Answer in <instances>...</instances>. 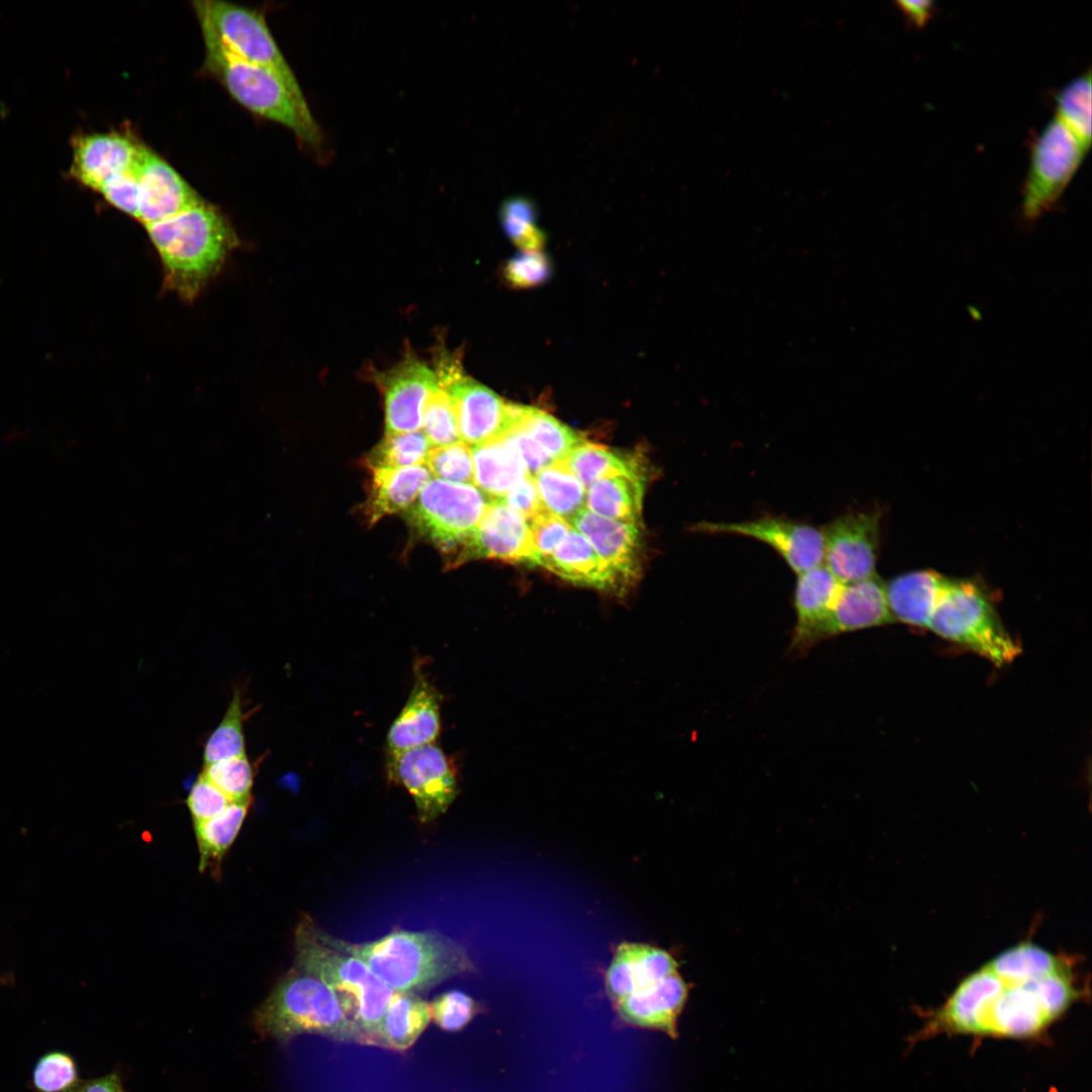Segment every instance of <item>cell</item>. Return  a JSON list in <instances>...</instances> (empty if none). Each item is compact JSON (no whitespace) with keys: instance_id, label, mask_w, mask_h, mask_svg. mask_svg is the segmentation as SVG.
Segmentation results:
<instances>
[{"instance_id":"obj_9","label":"cell","mask_w":1092,"mask_h":1092,"mask_svg":"<svg viewBox=\"0 0 1092 1092\" xmlns=\"http://www.w3.org/2000/svg\"><path fill=\"white\" fill-rule=\"evenodd\" d=\"M1087 149L1054 116L1033 141L1022 190L1021 212L1034 220L1057 202L1076 174Z\"/></svg>"},{"instance_id":"obj_52","label":"cell","mask_w":1092,"mask_h":1092,"mask_svg":"<svg viewBox=\"0 0 1092 1092\" xmlns=\"http://www.w3.org/2000/svg\"><path fill=\"white\" fill-rule=\"evenodd\" d=\"M897 5L907 20L915 26L926 23L934 10L933 2L929 0H900Z\"/></svg>"},{"instance_id":"obj_5","label":"cell","mask_w":1092,"mask_h":1092,"mask_svg":"<svg viewBox=\"0 0 1092 1092\" xmlns=\"http://www.w3.org/2000/svg\"><path fill=\"white\" fill-rule=\"evenodd\" d=\"M254 1026L265 1036L288 1040L316 1033L356 1041L333 992L317 978L298 969L288 972L254 1013Z\"/></svg>"},{"instance_id":"obj_40","label":"cell","mask_w":1092,"mask_h":1092,"mask_svg":"<svg viewBox=\"0 0 1092 1092\" xmlns=\"http://www.w3.org/2000/svg\"><path fill=\"white\" fill-rule=\"evenodd\" d=\"M430 442L423 432L385 435L368 460L369 468H402L423 465Z\"/></svg>"},{"instance_id":"obj_22","label":"cell","mask_w":1092,"mask_h":1092,"mask_svg":"<svg viewBox=\"0 0 1092 1092\" xmlns=\"http://www.w3.org/2000/svg\"><path fill=\"white\" fill-rule=\"evenodd\" d=\"M793 604L796 625L790 650L806 654L817 644V633L829 614L842 582L822 563L797 575Z\"/></svg>"},{"instance_id":"obj_34","label":"cell","mask_w":1092,"mask_h":1092,"mask_svg":"<svg viewBox=\"0 0 1092 1092\" xmlns=\"http://www.w3.org/2000/svg\"><path fill=\"white\" fill-rule=\"evenodd\" d=\"M532 476L546 511L570 523L584 509L586 489L563 461H555Z\"/></svg>"},{"instance_id":"obj_3","label":"cell","mask_w":1092,"mask_h":1092,"mask_svg":"<svg viewBox=\"0 0 1092 1092\" xmlns=\"http://www.w3.org/2000/svg\"><path fill=\"white\" fill-rule=\"evenodd\" d=\"M196 15L205 48L204 68L244 107L286 126L307 146L320 148L323 136L303 93L293 90L273 71L234 55L206 18Z\"/></svg>"},{"instance_id":"obj_19","label":"cell","mask_w":1092,"mask_h":1092,"mask_svg":"<svg viewBox=\"0 0 1092 1092\" xmlns=\"http://www.w3.org/2000/svg\"><path fill=\"white\" fill-rule=\"evenodd\" d=\"M142 145L118 131L80 134L72 141L71 176L95 191L110 179L132 170Z\"/></svg>"},{"instance_id":"obj_16","label":"cell","mask_w":1092,"mask_h":1092,"mask_svg":"<svg viewBox=\"0 0 1092 1092\" xmlns=\"http://www.w3.org/2000/svg\"><path fill=\"white\" fill-rule=\"evenodd\" d=\"M134 172L139 187L136 220L144 226L170 218L202 200L169 163L144 145Z\"/></svg>"},{"instance_id":"obj_36","label":"cell","mask_w":1092,"mask_h":1092,"mask_svg":"<svg viewBox=\"0 0 1092 1092\" xmlns=\"http://www.w3.org/2000/svg\"><path fill=\"white\" fill-rule=\"evenodd\" d=\"M516 425L524 430L553 461L564 460L576 446L584 441L580 435L552 416L531 406L524 405Z\"/></svg>"},{"instance_id":"obj_11","label":"cell","mask_w":1092,"mask_h":1092,"mask_svg":"<svg viewBox=\"0 0 1092 1092\" xmlns=\"http://www.w3.org/2000/svg\"><path fill=\"white\" fill-rule=\"evenodd\" d=\"M388 777L412 795L422 823L444 814L458 794L455 766L435 742L388 755Z\"/></svg>"},{"instance_id":"obj_12","label":"cell","mask_w":1092,"mask_h":1092,"mask_svg":"<svg viewBox=\"0 0 1092 1092\" xmlns=\"http://www.w3.org/2000/svg\"><path fill=\"white\" fill-rule=\"evenodd\" d=\"M694 528L707 534H730L758 540L777 551L797 575L823 563L821 528L793 519L767 515L738 522L702 521Z\"/></svg>"},{"instance_id":"obj_48","label":"cell","mask_w":1092,"mask_h":1092,"mask_svg":"<svg viewBox=\"0 0 1092 1092\" xmlns=\"http://www.w3.org/2000/svg\"><path fill=\"white\" fill-rule=\"evenodd\" d=\"M231 803L232 801L202 775L197 778L186 799L193 824L215 817Z\"/></svg>"},{"instance_id":"obj_29","label":"cell","mask_w":1092,"mask_h":1092,"mask_svg":"<svg viewBox=\"0 0 1092 1092\" xmlns=\"http://www.w3.org/2000/svg\"><path fill=\"white\" fill-rule=\"evenodd\" d=\"M543 567L573 583L613 592L610 574L600 557L572 526Z\"/></svg>"},{"instance_id":"obj_8","label":"cell","mask_w":1092,"mask_h":1092,"mask_svg":"<svg viewBox=\"0 0 1092 1092\" xmlns=\"http://www.w3.org/2000/svg\"><path fill=\"white\" fill-rule=\"evenodd\" d=\"M433 370L450 395L460 439L465 444L477 446L497 439L519 421L524 405L506 401L468 376L459 354L437 347Z\"/></svg>"},{"instance_id":"obj_17","label":"cell","mask_w":1092,"mask_h":1092,"mask_svg":"<svg viewBox=\"0 0 1092 1092\" xmlns=\"http://www.w3.org/2000/svg\"><path fill=\"white\" fill-rule=\"evenodd\" d=\"M469 558L532 564L533 547L528 521L504 500L491 499L457 563Z\"/></svg>"},{"instance_id":"obj_13","label":"cell","mask_w":1092,"mask_h":1092,"mask_svg":"<svg viewBox=\"0 0 1092 1092\" xmlns=\"http://www.w3.org/2000/svg\"><path fill=\"white\" fill-rule=\"evenodd\" d=\"M880 520L876 510L848 512L821 528L823 564L838 581L848 583L876 574Z\"/></svg>"},{"instance_id":"obj_14","label":"cell","mask_w":1092,"mask_h":1092,"mask_svg":"<svg viewBox=\"0 0 1092 1092\" xmlns=\"http://www.w3.org/2000/svg\"><path fill=\"white\" fill-rule=\"evenodd\" d=\"M383 395L385 435L416 432L423 426L426 405L436 387V375L411 349L385 371L371 372Z\"/></svg>"},{"instance_id":"obj_10","label":"cell","mask_w":1092,"mask_h":1092,"mask_svg":"<svg viewBox=\"0 0 1092 1092\" xmlns=\"http://www.w3.org/2000/svg\"><path fill=\"white\" fill-rule=\"evenodd\" d=\"M194 11L206 18L222 44L237 57L279 75L293 90L302 93L297 79L257 9L221 0L193 2Z\"/></svg>"},{"instance_id":"obj_41","label":"cell","mask_w":1092,"mask_h":1092,"mask_svg":"<svg viewBox=\"0 0 1092 1092\" xmlns=\"http://www.w3.org/2000/svg\"><path fill=\"white\" fill-rule=\"evenodd\" d=\"M436 387L426 405L423 430L430 444L448 446L461 441L455 410L445 386L436 379Z\"/></svg>"},{"instance_id":"obj_43","label":"cell","mask_w":1092,"mask_h":1092,"mask_svg":"<svg viewBox=\"0 0 1092 1092\" xmlns=\"http://www.w3.org/2000/svg\"><path fill=\"white\" fill-rule=\"evenodd\" d=\"M31 1081L36 1092H68L79 1083L76 1062L65 1052H48L34 1064Z\"/></svg>"},{"instance_id":"obj_30","label":"cell","mask_w":1092,"mask_h":1092,"mask_svg":"<svg viewBox=\"0 0 1092 1092\" xmlns=\"http://www.w3.org/2000/svg\"><path fill=\"white\" fill-rule=\"evenodd\" d=\"M430 1005L415 993L395 992L379 1026L376 1045L407 1050L431 1020Z\"/></svg>"},{"instance_id":"obj_38","label":"cell","mask_w":1092,"mask_h":1092,"mask_svg":"<svg viewBox=\"0 0 1092 1092\" xmlns=\"http://www.w3.org/2000/svg\"><path fill=\"white\" fill-rule=\"evenodd\" d=\"M499 218L506 235L520 251H541L545 235L537 224L534 203L525 196H512L502 203Z\"/></svg>"},{"instance_id":"obj_25","label":"cell","mask_w":1092,"mask_h":1092,"mask_svg":"<svg viewBox=\"0 0 1092 1092\" xmlns=\"http://www.w3.org/2000/svg\"><path fill=\"white\" fill-rule=\"evenodd\" d=\"M474 485L490 499L503 498L530 473L513 438L506 434L473 446Z\"/></svg>"},{"instance_id":"obj_27","label":"cell","mask_w":1092,"mask_h":1092,"mask_svg":"<svg viewBox=\"0 0 1092 1092\" xmlns=\"http://www.w3.org/2000/svg\"><path fill=\"white\" fill-rule=\"evenodd\" d=\"M1000 979L987 965L967 977L933 1018L931 1029L973 1034L985 1004L1002 988Z\"/></svg>"},{"instance_id":"obj_35","label":"cell","mask_w":1092,"mask_h":1092,"mask_svg":"<svg viewBox=\"0 0 1092 1092\" xmlns=\"http://www.w3.org/2000/svg\"><path fill=\"white\" fill-rule=\"evenodd\" d=\"M987 967L1006 982H1024L1067 968V964L1031 943L1013 946L993 959Z\"/></svg>"},{"instance_id":"obj_23","label":"cell","mask_w":1092,"mask_h":1092,"mask_svg":"<svg viewBox=\"0 0 1092 1092\" xmlns=\"http://www.w3.org/2000/svg\"><path fill=\"white\" fill-rule=\"evenodd\" d=\"M688 985L677 972L636 991L617 1003L626 1022L677 1036L676 1021L688 998Z\"/></svg>"},{"instance_id":"obj_51","label":"cell","mask_w":1092,"mask_h":1092,"mask_svg":"<svg viewBox=\"0 0 1092 1092\" xmlns=\"http://www.w3.org/2000/svg\"><path fill=\"white\" fill-rule=\"evenodd\" d=\"M507 434L515 441L531 475L554 463L553 459L520 427L515 425Z\"/></svg>"},{"instance_id":"obj_18","label":"cell","mask_w":1092,"mask_h":1092,"mask_svg":"<svg viewBox=\"0 0 1092 1092\" xmlns=\"http://www.w3.org/2000/svg\"><path fill=\"white\" fill-rule=\"evenodd\" d=\"M1054 1019L1037 998L1031 981L1006 982L979 1014L973 1034L1006 1037L1035 1035Z\"/></svg>"},{"instance_id":"obj_32","label":"cell","mask_w":1092,"mask_h":1092,"mask_svg":"<svg viewBox=\"0 0 1092 1092\" xmlns=\"http://www.w3.org/2000/svg\"><path fill=\"white\" fill-rule=\"evenodd\" d=\"M645 478L614 476L593 483L586 490L585 506L601 517L638 524Z\"/></svg>"},{"instance_id":"obj_46","label":"cell","mask_w":1092,"mask_h":1092,"mask_svg":"<svg viewBox=\"0 0 1092 1092\" xmlns=\"http://www.w3.org/2000/svg\"><path fill=\"white\" fill-rule=\"evenodd\" d=\"M533 547L532 564L543 566L556 547L565 538L571 524L565 519L543 511L528 521Z\"/></svg>"},{"instance_id":"obj_2","label":"cell","mask_w":1092,"mask_h":1092,"mask_svg":"<svg viewBox=\"0 0 1092 1092\" xmlns=\"http://www.w3.org/2000/svg\"><path fill=\"white\" fill-rule=\"evenodd\" d=\"M296 969L321 980L333 992L356 1042L375 1044L394 991L361 960L336 945L332 936L303 917L295 929Z\"/></svg>"},{"instance_id":"obj_26","label":"cell","mask_w":1092,"mask_h":1092,"mask_svg":"<svg viewBox=\"0 0 1092 1092\" xmlns=\"http://www.w3.org/2000/svg\"><path fill=\"white\" fill-rule=\"evenodd\" d=\"M370 491L365 505V515L370 524L408 509L430 480L431 472L425 465L402 468H369Z\"/></svg>"},{"instance_id":"obj_6","label":"cell","mask_w":1092,"mask_h":1092,"mask_svg":"<svg viewBox=\"0 0 1092 1092\" xmlns=\"http://www.w3.org/2000/svg\"><path fill=\"white\" fill-rule=\"evenodd\" d=\"M926 628L998 666L1012 662L1020 653L990 600L969 580L946 577Z\"/></svg>"},{"instance_id":"obj_47","label":"cell","mask_w":1092,"mask_h":1092,"mask_svg":"<svg viewBox=\"0 0 1092 1092\" xmlns=\"http://www.w3.org/2000/svg\"><path fill=\"white\" fill-rule=\"evenodd\" d=\"M431 1016L439 1027L449 1031L463 1028L477 1012L475 1001L460 991L436 997L430 1005Z\"/></svg>"},{"instance_id":"obj_49","label":"cell","mask_w":1092,"mask_h":1092,"mask_svg":"<svg viewBox=\"0 0 1092 1092\" xmlns=\"http://www.w3.org/2000/svg\"><path fill=\"white\" fill-rule=\"evenodd\" d=\"M98 192L113 207L136 219L139 187L134 168L110 179Z\"/></svg>"},{"instance_id":"obj_28","label":"cell","mask_w":1092,"mask_h":1092,"mask_svg":"<svg viewBox=\"0 0 1092 1092\" xmlns=\"http://www.w3.org/2000/svg\"><path fill=\"white\" fill-rule=\"evenodd\" d=\"M946 576L930 569L896 576L886 583L889 609L894 621L926 628Z\"/></svg>"},{"instance_id":"obj_44","label":"cell","mask_w":1092,"mask_h":1092,"mask_svg":"<svg viewBox=\"0 0 1092 1092\" xmlns=\"http://www.w3.org/2000/svg\"><path fill=\"white\" fill-rule=\"evenodd\" d=\"M426 466L433 475L445 481L474 485L471 449L462 441L431 449Z\"/></svg>"},{"instance_id":"obj_20","label":"cell","mask_w":1092,"mask_h":1092,"mask_svg":"<svg viewBox=\"0 0 1092 1092\" xmlns=\"http://www.w3.org/2000/svg\"><path fill=\"white\" fill-rule=\"evenodd\" d=\"M893 621L887 601L886 583L877 574L842 583L817 633V644L839 634L882 626Z\"/></svg>"},{"instance_id":"obj_53","label":"cell","mask_w":1092,"mask_h":1092,"mask_svg":"<svg viewBox=\"0 0 1092 1092\" xmlns=\"http://www.w3.org/2000/svg\"><path fill=\"white\" fill-rule=\"evenodd\" d=\"M68 1092H124L119 1075L111 1072L105 1076L78 1083Z\"/></svg>"},{"instance_id":"obj_39","label":"cell","mask_w":1092,"mask_h":1092,"mask_svg":"<svg viewBox=\"0 0 1092 1092\" xmlns=\"http://www.w3.org/2000/svg\"><path fill=\"white\" fill-rule=\"evenodd\" d=\"M244 721L242 696L235 691L223 718L205 743L204 764L245 754Z\"/></svg>"},{"instance_id":"obj_45","label":"cell","mask_w":1092,"mask_h":1092,"mask_svg":"<svg viewBox=\"0 0 1092 1092\" xmlns=\"http://www.w3.org/2000/svg\"><path fill=\"white\" fill-rule=\"evenodd\" d=\"M552 274L549 257L541 251H521L510 258L503 276L514 288H532L547 282Z\"/></svg>"},{"instance_id":"obj_42","label":"cell","mask_w":1092,"mask_h":1092,"mask_svg":"<svg viewBox=\"0 0 1092 1092\" xmlns=\"http://www.w3.org/2000/svg\"><path fill=\"white\" fill-rule=\"evenodd\" d=\"M232 802H251L254 770L246 754L204 764L201 774Z\"/></svg>"},{"instance_id":"obj_15","label":"cell","mask_w":1092,"mask_h":1092,"mask_svg":"<svg viewBox=\"0 0 1092 1092\" xmlns=\"http://www.w3.org/2000/svg\"><path fill=\"white\" fill-rule=\"evenodd\" d=\"M571 526L590 543L610 574L614 594H623L638 575L640 531L638 524L620 522L582 509Z\"/></svg>"},{"instance_id":"obj_33","label":"cell","mask_w":1092,"mask_h":1092,"mask_svg":"<svg viewBox=\"0 0 1092 1092\" xmlns=\"http://www.w3.org/2000/svg\"><path fill=\"white\" fill-rule=\"evenodd\" d=\"M250 804L251 802H232L215 817L194 824L200 873L209 871L218 878L221 861L243 826Z\"/></svg>"},{"instance_id":"obj_21","label":"cell","mask_w":1092,"mask_h":1092,"mask_svg":"<svg viewBox=\"0 0 1092 1092\" xmlns=\"http://www.w3.org/2000/svg\"><path fill=\"white\" fill-rule=\"evenodd\" d=\"M441 695L416 662L411 694L387 733L388 755L434 743L441 730Z\"/></svg>"},{"instance_id":"obj_4","label":"cell","mask_w":1092,"mask_h":1092,"mask_svg":"<svg viewBox=\"0 0 1092 1092\" xmlns=\"http://www.w3.org/2000/svg\"><path fill=\"white\" fill-rule=\"evenodd\" d=\"M332 939L394 992L427 990L472 968L465 949L438 932L394 930L365 943Z\"/></svg>"},{"instance_id":"obj_31","label":"cell","mask_w":1092,"mask_h":1092,"mask_svg":"<svg viewBox=\"0 0 1092 1092\" xmlns=\"http://www.w3.org/2000/svg\"><path fill=\"white\" fill-rule=\"evenodd\" d=\"M563 461L585 489L598 480L614 476L646 477L643 461L637 455L616 452L583 441Z\"/></svg>"},{"instance_id":"obj_50","label":"cell","mask_w":1092,"mask_h":1092,"mask_svg":"<svg viewBox=\"0 0 1092 1092\" xmlns=\"http://www.w3.org/2000/svg\"><path fill=\"white\" fill-rule=\"evenodd\" d=\"M500 499L521 514L527 521L545 511L531 474L516 484Z\"/></svg>"},{"instance_id":"obj_7","label":"cell","mask_w":1092,"mask_h":1092,"mask_svg":"<svg viewBox=\"0 0 1092 1092\" xmlns=\"http://www.w3.org/2000/svg\"><path fill=\"white\" fill-rule=\"evenodd\" d=\"M490 498L473 484L429 480L406 520L418 534L457 562L465 544L484 515Z\"/></svg>"},{"instance_id":"obj_24","label":"cell","mask_w":1092,"mask_h":1092,"mask_svg":"<svg viewBox=\"0 0 1092 1092\" xmlns=\"http://www.w3.org/2000/svg\"><path fill=\"white\" fill-rule=\"evenodd\" d=\"M676 970L677 963L669 952L644 943L623 942L607 970V992L618 1002Z\"/></svg>"},{"instance_id":"obj_37","label":"cell","mask_w":1092,"mask_h":1092,"mask_svg":"<svg viewBox=\"0 0 1092 1092\" xmlns=\"http://www.w3.org/2000/svg\"><path fill=\"white\" fill-rule=\"evenodd\" d=\"M1056 115L1087 148L1091 145V73L1076 77L1055 96Z\"/></svg>"},{"instance_id":"obj_1","label":"cell","mask_w":1092,"mask_h":1092,"mask_svg":"<svg viewBox=\"0 0 1092 1092\" xmlns=\"http://www.w3.org/2000/svg\"><path fill=\"white\" fill-rule=\"evenodd\" d=\"M162 265L163 288L191 302L240 245L226 216L203 199L145 226Z\"/></svg>"}]
</instances>
